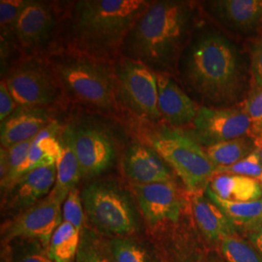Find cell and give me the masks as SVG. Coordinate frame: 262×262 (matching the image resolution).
<instances>
[{
	"label": "cell",
	"instance_id": "6da1fadb",
	"mask_svg": "<svg viewBox=\"0 0 262 262\" xmlns=\"http://www.w3.org/2000/svg\"><path fill=\"white\" fill-rule=\"evenodd\" d=\"M192 10L182 1H151L123 43L126 58L167 74L177 62L190 28Z\"/></svg>",
	"mask_w": 262,
	"mask_h": 262
},
{
	"label": "cell",
	"instance_id": "7a4b0ae2",
	"mask_svg": "<svg viewBox=\"0 0 262 262\" xmlns=\"http://www.w3.org/2000/svg\"><path fill=\"white\" fill-rule=\"evenodd\" d=\"M145 0H82L73 9L72 31L80 53L103 59L123 46L131 28L147 9Z\"/></svg>",
	"mask_w": 262,
	"mask_h": 262
},
{
	"label": "cell",
	"instance_id": "3957f363",
	"mask_svg": "<svg viewBox=\"0 0 262 262\" xmlns=\"http://www.w3.org/2000/svg\"><path fill=\"white\" fill-rule=\"evenodd\" d=\"M184 74L192 91L213 103L233 100L242 84L236 49L215 32L204 33L191 44Z\"/></svg>",
	"mask_w": 262,
	"mask_h": 262
},
{
	"label": "cell",
	"instance_id": "277c9868",
	"mask_svg": "<svg viewBox=\"0 0 262 262\" xmlns=\"http://www.w3.org/2000/svg\"><path fill=\"white\" fill-rule=\"evenodd\" d=\"M52 67L61 88L78 102L101 111L116 109V74L104 59L70 53L55 56Z\"/></svg>",
	"mask_w": 262,
	"mask_h": 262
},
{
	"label": "cell",
	"instance_id": "5b68a950",
	"mask_svg": "<svg viewBox=\"0 0 262 262\" xmlns=\"http://www.w3.org/2000/svg\"><path fill=\"white\" fill-rule=\"evenodd\" d=\"M148 142L176 172L190 194L206 190L216 167L194 136L177 128L162 127L151 133Z\"/></svg>",
	"mask_w": 262,
	"mask_h": 262
},
{
	"label": "cell",
	"instance_id": "8992f818",
	"mask_svg": "<svg viewBox=\"0 0 262 262\" xmlns=\"http://www.w3.org/2000/svg\"><path fill=\"white\" fill-rule=\"evenodd\" d=\"M86 223L103 236L123 238L139 229L137 213L127 192L115 181L89 184L81 192Z\"/></svg>",
	"mask_w": 262,
	"mask_h": 262
},
{
	"label": "cell",
	"instance_id": "52a82bcc",
	"mask_svg": "<svg viewBox=\"0 0 262 262\" xmlns=\"http://www.w3.org/2000/svg\"><path fill=\"white\" fill-rule=\"evenodd\" d=\"M4 81L16 103L23 108L51 105L62 89L53 67L34 58L15 66Z\"/></svg>",
	"mask_w": 262,
	"mask_h": 262
},
{
	"label": "cell",
	"instance_id": "ba28073f",
	"mask_svg": "<svg viewBox=\"0 0 262 262\" xmlns=\"http://www.w3.org/2000/svg\"><path fill=\"white\" fill-rule=\"evenodd\" d=\"M118 97L141 119L156 122L159 109L157 73L139 61L124 58L115 69Z\"/></svg>",
	"mask_w": 262,
	"mask_h": 262
},
{
	"label": "cell",
	"instance_id": "9c48e42d",
	"mask_svg": "<svg viewBox=\"0 0 262 262\" xmlns=\"http://www.w3.org/2000/svg\"><path fill=\"white\" fill-rule=\"evenodd\" d=\"M193 134L200 145L215 144L262 134V123L253 122L242 109L199 107L193 121Z\"/></svg>",
	"mask_w": 262,
	"mask_h": 262
},
{
	"label": "cell",
	"instance_id": "30bf717a",
	"mask_svg": "<svg viewBox=\"0 0 262 262\" xmlns=\"http://www.w3.org/2000/svg\"><path fill=\"white\" fill-rule=\"evenodd\" d=\"M62 219L61 203L49 194L2 225V244L17 238H30L48 249L55 230L63 222Z\"/></svg>",
	"mask_w": 262,
	"mask_h": 262
},
{
	"label": "cell",
	"instance_id": "8fae6325",
	"mask_svg": "<svg viewBox=\"0 0 262 262\" xmlns=\"http://www.w3.org/2000/svg\"><path fill=\"white\" fill-rule=\"evenodd\" d=\"M67 127L82 177L95 178L112 166L117 154L112 137L107 131L88 123Z\"/></svg>",
	"mask_w": 262,
	"mask_h": 262
},
{
	"label": "cell",
	"instance_id": "7c38bea8",
	"mask_svg": "<svg viewBox=\"0 0 262 262\" xmlns=\"http://www.w3.org/2000/svg\"><path fill=\"white\" fill-rule=\"evenodd\" d=\"M131 190L142 215L150 227L178 222L184 200L174 181L132 185Z\"/></svg>",
	"mask_w": 262,
	"mask_h": 262
},
{
	"label": "cell",
	"instance_id": "4fadbf2b",
	"mask_svg": "<svg viewBox=\"0 0 262 262\" xmlns=\"http://www.w3.org/2000/svg\"><path fill=\"white\" fill-rule=\"evenodd\" d=\"M56 180V165L40 167L21 175L3 189L2 209L18 214L26 211L51 193Z\"/></svg>",
	"mask_w": 262,
	"mask_h": 262
},
{
	"label": "cell",
	"instance_id": "5bb4252c",
	"mask_svg": "<svg viewBox=\"0 0 262 262\" xmlns=\"http://www.w3.org/2000/svg\"><path fill=\"white\" fill-rule=\"evenodd\" d=\"M122 166L132 185H150L174 181L168 164L159 154L139 142L133 143L125 150Z\"/></svg>",
	"mask_w": 262,
	"mask_h": 262
},
{
	"label": "cell",
	"instance_id": "9a60e30c",
	"mask_svg": "<svg viewBox=\"0 0 262 262\" xmlns=\"http://www.w3.org/2000/svg\"><path fill=\"white\" fill-rule=\"evenodd\" d=\"M56 19L51 5L43 1H28L15 26V39L20 47L35 49L51 38Z\"/></svg>",
	"mask_w": 262,
	"mask_h": 262
},
{
	"label": "cell",
	"instance_id": "2e32d148",
	"mask_svg": "<svg viewBox=\"0 0 262 262\" xmlns=\"http://www.w3.org/2000/svg\"><path fill=\"white\" fill-rule=\"evenodd\" d=\"M157 78L161 119L174 128L193 122L199 110L195 102L168 74L157 73Z\"/></svg>",
	"mask_w": 262,
	"mask_h": 262
},
{
	"label": "cell",
	"instance_id": "e0dca14e",
	"mask_svg": "<svg viewBox=\"0 0 262 262\" xmlns=\"http://www.w3.org/2000/svg\"><path fill=\"white\" fill-rule=\"evenodd\" d=\"M190 202L197 227L208 242L221 244L225 238L237 235L235 225L203 191L190 194Z\"/></svg>",
	"mask_w": 262,
	"mask_h": 262
},
{
	"label": "cell",
	"instance_id": "ac0fdd59",
	"mask_svg": "<svg viewBox=\"0 0 262 262\" xmlns=\"http://www.w3.org/2000/svg\"><path fill=\"white\" fill-rule=\"evenodd\" d=\"M51 122L43 108H23L1 123V147L9 148L20 142L35 138Z\"/></svg>",
	"mask_w": 262,
	"mask_h": 262
},
{
	"label": "cell",
	"instance_id": "d6986e66",
	"mask_svg": "<svg viewBox=\"0 0 262 262\" xmlns=\"http://www.w3.org/2000/svg\"><path fill=\"white\" fill-rule=\"evenodd\" d=\"M60 143L62 150L56 160V184L50 195L62 204L69 192L77 188V185L82 178V172L72 146L68 127H66L61 133Z\"/></svg>",
	"mask_w": 262,
	"mask_h": 262
},
{
	"label": "cell",
	"instance_id": "ffe728a7",
	"mask_svg": "<svg viewBox=\"0 0 262 262\" xmlns=\"http://www.w3.org/2000/svg\"><path fill=\"white\" fill-rule=\"evenodd\" d=\"M211 5L221 19L241 31L250 32L262 26V0H219Z\"/></svg>",
	"mask_w": 262,
	"mask_h": 262
},
{
	"label": "cell",
	"instance_id": "44dd1931",
	"mask_svg": "<svg viewBox=\"0 0 262 262\" xmlns=\"http://www.w3.org/2000/svg\"><path fill=\"white\" fill-rule=\"evenodd\" d=\"M208 188L216 196L230 202H253L262 198L259 180L239 175L215 174Z\"/></svg>",
	"mask_w": 262,
	"mask_h": 262
},
{
	"label": "cell",
	"instance_id": "7402d4cb",
	"mask_svg": "<svg viewBox=\"0 0 262 262\" xmlns=\"http://www.w3.org/2000/svg\"><path fill=\"white\" fill-rule=\"evenodd\" d=\"M205 194L220 207L238 229L249 233L262 227V198L253 202H230L214 194L208 187Z\"/></svg>",
	"mask_w": 262,
	"mask_h": 262
},
{
	"label": "cell",
	"instance_id": "603a6c76",
	"mask_svg": "<svg viewBox=\"0 0 262 262\" xmlns=\"http://www.w3.org/2000/svg\"><path fill=\"white\" fill-rule=\"evenodd\" d=\"M62 150V145L56 137H47L44 139H34V143L28 152L27 159L20 164L19 168L13 174L7 184L1 189H5L21 175L32 170L56 165V160L59 158Z\"/></svg>",
	"mask_w": 262,
	"mask_h": 262
},
{
	"label": "cell",
	"instance_id": "cb8c5ba5",
	"mask_svg": "<svg viewBox=\"0 0 262 262\" xmlns=\"http://www.w3.org/2000/svg\"><path fill=\"white\" fill-rule=\"evenodd\" d=\"M81 231L74 225L62 222L56 228L48 247V254L53 262H73L79 250Z\"/></svg>",
	"mask_w": 262,
	"mask_h": 262
},
{
	"label": "cell",
	"instance_id": "d4e9b609",
	"mask_svg": "<svg viewBox=\"0 0 262 262\" xmlns=\"http://www.w3.org/2000/svg\"><path fill=\"white\" fill-rule=\"evenodd\" d=\"M256 150L253 139L249 137L225 141L207 147V155L216 168L233 165Z\"/></svg>",
	"mask_w": 262,
	"mask_h": 262
},
{
	"label": "cell",
	"instance_id": "484cf974",
	"mask_svg": "<svg viewBox=\"0 0 262 262\" xmlns=\"http://www.w3.org/2000/svg\"><path fill=\"white\" fill-rule=\"evenodd\" d=\"M75 262H114L108 240L85 225L81 232V241Z\"/></svg>",
	"mask_w": 262,
	"mask_h": 262
},
{
	"label": "cell",
	"instance_id": "4316f807",
	"mask_svg": "<svg viewBox=\"0 0 262 262\" xmlns=\"http://www.w3.org/2000/svg\"><path fill=\"white\" fill-rule=\"evenodd\" d=\"M11 262H53L49 257L48 249L37 240L17 238L7 244H2Z\"/></svg>",
	"mask_w": 262,
	"mask_h": 262
},
{
	"label": "cell",
	"instance_id": "83f0119b",
	"mask_svg": "<svg viewBox=\"0 0 262 262\" xmlns=\"http://www.w3.org/2000/svg\"><path fill=\"white\" fill-rule=\"evenodd\" d=\"M108 247L114 262H155L149 250L128 238H110Z\"/></svg>",
	"mask_w": 262,
	"mask_h": 262
},
{
	"label": "cell",
	"instance_id": "f1b7e54d",
	"mask_svg": "<svg viewBox=\"0 0 262 262\" xmlns=\"http://www.w3.org/2000/svg\"><path fill=\"white\" fill-rule=\"evenodd\" d=\"M220 248L225 262H262L261 254L237 235L225 238Z\"/></svg>",
	"mask_w": 262,
	"mask_h": 262
},
{
	"label": "cell",
	"instance_id": "f546056e",
	"mask_svg": "<svg viewBox=\"0 0 262 262\" xmlns=\"http://www.w3.org/2000/svg\"><path fill=\"white\" fill-rule=\"evenodd\" d=\"M29 0H1L0 1V27L2 47L7 48V42L15 37V26L19 14L28 5Z\"/></svg>",
	"mask_w": 262,
	"mask_h": 262
},
{
	"label": "cell",
	"instance_id": "4dcf8cb0",
	"mask_svg": "<svg viewBox=\"0 0 262 262\" xmlns=\"http://www.w3.org/2000/svg\"><path fill=\"white\" fill-rule=\"evenodd\" d=\"M63 221L74 225L79 231H83L86 225L82 195L78 188L71 190L63 202L62 207Z\"/></svg>",
	"mask_w": 262,
	"mask_h": 262
},
{
	"label": "cell",
	"instance_id": "1f68e13d",
	"mask_svg": "<svg viewBox=\"0 0 262 262\" xmlns=\"http://www.w3.org/2000/svg\"><path fill=\"white\" fill-rule=\"evenodd\" d=\"M215 174H232L259 180L262 175V163L258 150H254L233 165L216 168Z\"/></svg>",
	"mask_w": 262,
	"mask_h": 262
},
{
	"label": "cell",
	"instance_id": "d6a6232c",
	"mask_svg": "<svg viewBox=\"0 0 262 262\" xmlns=\"http://www.w3.org/2000/svg\"><path fill=\"white\" fill-rule=\"evenodd\" d=\"M244 113L256 123H262V86H254L243 105Z\"/></svg>",
	"mask_w": 262,
	"mask_h": 262
},
{
	"label": "cell",
	"instance_id": "836d02e7",
	"mask_svg": "<svg viewBox=\"0 0 262 262\" xmlns=\"http://www.w3.org/2000/svg\"><path fill=\"white\" fill-rule=\"evenodd\" d=\"M18 104L16 103L12 94H10L8 86L4 80L0 83V122H5L10 116L17 110Z\"/></svg>",
	"mask_w": 262,
	"mask_h": 262
},
{
	"label": "cell",
	"instance_id": "e575fe53",
	"mask_svg": "<svg viewBox=\"0 0 262 262\" xmlns=\"http://www.w3.org/2000/svg\"><path fill=\"white\" fill-rule=\"evenodd\" d=\"M251 71L254 86H262V36L254 43L252 50Z\"/></svg>",
	"mask_w": 262,
	"mask_h": 262
},
{
	"label": "cell",
	"instance_id": "d590c367",
	"mask_svg": "<svg viewBox=\"0 0 262 262\" xmlns=\"http://www.w3.org/2000/svg\"><path fill=\"white\" fill-rule=\"evenodd\" d=\"M249 241L253 248L261 254L262 256V227L249 233Z\"/></svg>",
	"mask_w": 262,
	"mask_h": 262
},
{
	"label": "cell",
	"instance_id": "8d00e7d4",
	"mask_svg": "<svg viewBox=\"0 0 262 262\" xmlns=\"http://www.w3.org/2000/svg\"><path fill=\"white\" fill-rule=\"evenodd\" d=\"M254 144H255V147H256V150H258L259 152V156H260V160H261L262 163V134H260L258 137H256L254 140Z\"/></svg>",
	"mask_w": 262,
	"mask_h": 262
},
{
	"label": "cell",
	"instance_id": "74e56055",
	"mask_svg": "<svg viewBox=\"0 0 262 262\" xmlns=\"http://www.w3.org/2000/svg\"><path fill=\"white\" fill-rule=\"evenodd\" d=\"M1 262H11L10 261L8 254H7V253H6L4 250H2V254H1Z\"/></svg>",
	"mask_w": 262,
	"mask_h": 262
},
{
	"label": "cell",
	"instance_id": "f35d334b",
	"mask_svg": "<svg viewBox=\"0 0 262 262\" xmlns=\"http://www.w3.org/2000/svg\"><path fill=\"white\" fill-rule=\"evenodd\" d=\"M259 182H260V183H261V185H262V175H261V177H260V178H259Z\"/></svg>",
	"mask_w": 262,
	"mask_h": 262
},
{
	"label": "cell",
	"instance_id": "ab89813d",
	"mask_svg": "<svg viewBox=\"0 0 262 262\" xmlns=\"http://www.w3.org/2000/svg\"><path fill=\"white\" fill-rule=\"evenodd\" d=\"M211 262H216V261H215V260H214V261H211Z\"/></svg>",
	"mask_w": 262,
	"mask_h": 262
}]
</instances>
